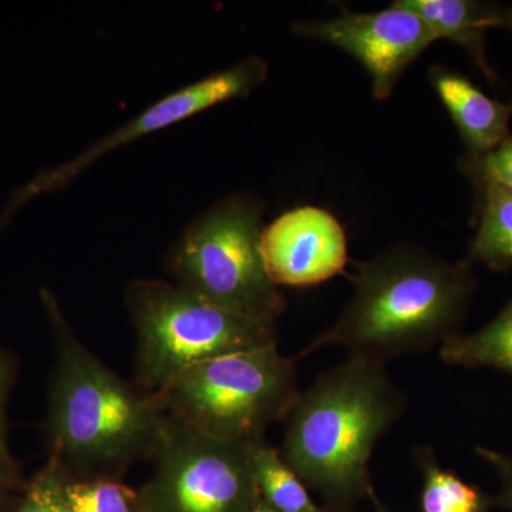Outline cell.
<instances>
[{
  "mask_svg": "<svg viewBox=\"0 0 512 512\" xmlns=\"http://www.w3.org/2000/svg\"><path fill=\"white\" fill-rule=\"evenodd\" d=\"M352 298L296 360L325 348L387 363L460 335L474 293L471 264L399 244L356 264Z\"/></svg>",
  "mask_w": 512,
  "mask_h": 512,
  "instance_id": "6da1fadb",
  "label": "cell"
},
{
  "mask_svg": "<svg viewBox=\"0 0 512 512\" xmlns=\"http://www.w3.org/2000/svg\"><path fill=\"white\" fill-rule=\"evenodd\" d=\"M40 303L55 342L45 423L49 458L82 480L114 478L150 457L164 412L156 396L121 380L76 338L49 289L40 291Z\"/></svg>",
  "mask_w": 512,
  "mask_h": 512,
  "instance_id": "7a4b0ae2",
  "label": "cell"
},
{
  "mask_svg": "<svg viewBox=\"0 0 512 512\" xmlns=\"http://www.w3.org/2000/svg\"><path fill=\"white\" fill-rule=\"evenodd\" d=\"M406 409L386 363L349 356L296 394L279 453L305 487L342 511L370 493V457Z\"/></svg>",
  "mask_w": 512,
  "mask_h": 512,
  "instance_id": "3957f363",
  "label": "cell"
},
{
  "mask_svg": "<svg viewBox=\"0 0 512 512\" xmlns=\"http://www.w3.org/2000/svg\"><path fill=\"white\" fill-rule=\"evenodd\" d=\"M264 212L255 195L232 192L184 228L167 261L175 284L229 312L275 326L285 299L262 256Z\"/></svg>",
  "mask_w": 512,
  "mask_h": 512,
  "instance_id": "277c9868",
  "label": "cell"
},
{
  "mask_svg": "<svg viewBox=\"0 0 512 512\" xmlns=\"http://www.w3.org/2000/svg\"><path fill=\"white\" fill-rule=\"evenodd\" d=\"M298 360L276 342L228 353L185 370L156 394L167 416L229 443L264 439L284 420L298 390Z\"/></svg>",
  "mask_w": 512,
  "mask_h": 512,
  "instance_id": "5b68a950",
  "label": "cell"
},
{
  "mask_svg": "<svg viewBox=\"0 0 512 512\" xmlns=\"http://www.w3.org/2000/svg\"><path fill=\"white\" fill-rule=\"evenodd\" d=\"M126 305L136 330L137 387L151 396L198 363L276 342L275 326L229 312L175 282L137 279L128 285Z\"/></svg>",
  "mask_w": 512,
  "mask_h": 512,
  "instance_id": "8992f818",
  "label": "cell"
},
{
  "mask_svg": "<svg viewBox=\"0 0 512 512\" xmlns=\"http://www.w3.org/2000/svg\"><path fill=\"white\" fill-rule=\"evenodd\" d=\"M144 497L153 512H251L259 494L249 443H229L164 413Z\"/></svg>",
  "mask_w": 512,
  "mask_h": 512,
  "instance_id": "52a82bcc",
  "label": "cell"
},
{
  "mask_svg": "<svg viewBox=\"0 0 512 512\" xmlns=\"http://www.w3.org/2000/svg\"><path fill=\"white\" fill-rule=\"evenodd\" d=\"M266 77L268 64L262 57L252 55L228 69L212 73L183 89L175 90L140 111L136 117L117 130L111 131L79 156L37 175L30 183L19 188L12 195L10 202L20 210L26 202L37 195L60 190L64 185L72 183L77 175L82 174L97 160L117 148L127 146L131 141L150 136L165 127L174 126L225 101L249 96L264 84Z\"/></svg>",
  "mask_w": 512,
  "mask_h": 512,
  "instance_id": "ba28073f",
  "label": "cell"
},
{
  "mask_svg": "<svg viewBox=\"0 0 512 512\" xmlns=\"http://www.w3.org/2000/svg\"><path fill=\"white\" fill-rule=\"evenodd\" d=\"M292 32L355 57L372 79L376 100L389 99L404 70L437 42L429 26L397 0L380 12L343 9L336 18L301 20L293 23Z\"/></svg>",
  "mask_w": 512,
  "mask_h": 512,
  "instance_id": "9c48e42d",
  "label": "cell"
},
{
  "mask_svg": "<svg viewBox=\"0 0 512 512\" xmlns=\"http://www.w3.org/2000/svg\"><path fill=\"white\" fill-rule=\"evenodd\" d=\"M261 251L276 286L305 288L329 281L348 265L345 229L323 208H293L264 227Z\"/></svg>",
  "mask_w": 512,
  "mask_h": 512,
  "instance_id": "30bf717a",
  "label": "cell"
},
{
  "mask_svg": "<svg viewBox=\"0 0 512 512\" xmlns=\"http://www.w3.org/2000/svg\"><path fill=\"white\" fill-rule=\"evenodd\" d=\"M429 76L468 148V157L484 156L511 137L512 103L491 99L466 76L446 67H433Z\"/></svg>",
  "mask_w": 512,
  "mask_h": 512,
  "instance_id": "8fae6325",
  "label": "cell"
},
{
  "mask_svg": "<svg viewBox=\"0 0 512 512\" xmlns=\"http://www.w3.org/2000/svg\"><path fill=\"white\" fill-rule=\"evenodd\" d=\"M417 16L437 37L463 46L478 69L494 82L495 74L484 55L488 30L504 28V8L477 0H397Z\"/></svg>",
  "mask_w": 512,
  "mask_h": 512,
  "instance_id": "7c38bea8",
  "label": "cell"
},
{
  "mask_svg": "<svg viewBox=\"0 0 512 512\" xmlns=\"http://www.w3.org/2000/svg\"><path fill=\"white\" fill-rule=\"evenodd\" d=\"M249 460L259 498L276 512H322L305 484L264 439L249 443Z\"/></svg>",
  "mask_w": 512,
  "mask_h": 512,
  "instance_id": "4fadbf2b",
  "label": "cell"
},
{
  "mask_svg": "<svg viewBox=\"0 0 512 512\" xmlns=\"http://www.w3.org/2000/svg\"><path fill=\"white\" fill-rule=\"evenodd\" d=\"M478 190L483 194L480 225L466 261L497 271L512 268V191L497 185Z\"/></svg>",
  "mask_w": 512,
  "mask_h": 512,
  "instance_id": "5bb4252c",
  "label": "cell"
},
{
  "mask_svg": "<svg viewBox=\"0 0 512 512\" xmlns=\"http://www.w3.org/2000/svg\"><path fill=\"white\" fill-rule=\"evenodd\" d=\"M440 357L448 365L494 367L512 375V301L483 329L448 339Z\"/></svg>",
  "mask_w": 512,
  "mask_h": 512,
  "instance_id": "9a60e30c",
  "label": "cell"
},
{
  "mask_svg": "<svg viewBox=\"0 0 512 512\" xmlns=\"http://www.w3.org/2000/svg\"><path fill=\"white\" fill-rule=\"evenodd\" d=\"M423 470V512H484L485 498L478 488L460 480L437 464L430 448L417 451Z\"/></svg>",
  "mask_w": 512,
  "mask_h": 512,
  "instance_id": "2e32d148",
  "label": "cell"
},
{
  "mask_svg": "<svg viewBox=\"0 0 512 512\" xmlns=\"http://www.w3.org/2000/svg\"><path fill=\"white\" fill-rule=\"evenodd\" d=\"M64 498L70 512H137L140 497L116 478L67 481Z\"/></svg>",
  "mask_w": 512,
  "mask_h": 512,
  "instance_id": "e0dca14e",
  "label": "cell"
},
{
  "mask_svg": "<svg viewBox=\"0 0 512 512\" xmlns=\"http://www.w3.org/2000/svg\"><path fill=\"white\" fill-rule=\"evenodd\" d=\"M66 480L62 467L49 458L45 467L30 481L13 512H70L64 498Z\"/></svg>",
  "mask_w": 512,
  "mask_h": 512,
  "instance_id": "ac0fdd59",
  "label": "cell"
},
{
  "mask_svg": "<svg viewBox=\"0 0 512 512\" xmlns=\"http://www.w3.org/2000/svg\"><path fill=\"white\" fill-rule=\"evenodd\" d=\"M463 168L477 188L497 185L512 191V136L484 156L467 157Z\"/></svg>",
  "mask_w": 512,
  "mask_h": 512,
  "instance_id": "d6986e66",
  "label": "cell"
},
{
  "mask_svg": "<svg viewBox=\"0 0 512 512\" xmlns=\"http://www.w3.org/2000/svg\"><path fill=\"white\" fill-rule=\"evenodd\" d=\"M18 362L8 349L0 345V453H10L8 446V400L15 383Z\"/></svg>",
  "mask_w": 512,
  "mask_h": 512,
  "instance_id": "ffe728a7",
  "label": "cell"
},
{
  "mask_svg": "<svg viewBox=\"0 0 512 512\" xmlns=\"http://www.w3.org/2000/svg\"><path fill=\"white\" fill-rule=\"evenodd\" d=\"M477 454L485 463L490 464L500 480V494L498 504L503 505L512 512V456L511 454L500 453L491 448L477 447Z\"/></svg>",
  "mask_w": 512,
  "mask_h": 512,
  "instance_id": "44dd1931",
  "label": "cell"
},
{
  "mask_svg": "<svg viewBox=\"0 0 512 512\" xmlns=\"http://www.w3.org/2000/svg\"><path fill=\"white\" fill-rule=\"evenodd\" d=\"M18 463L13 460L12 454L0 453V500L18 483Z\"/></svg>",
  "mask_w": 512,
  "mask_h": 512,
  "instance_id": "7402d4cb",
  "label": "cell"
},
{
  "mask_svg": "<svg viewBox=\"0 0 512 512\" xmlns=\"http://www.w3.org/2000/svg\"><path fill=\"white\" fill-rule=\"evenodd\" d=\"M251 512H276V511L272 510V508L269 507L268 504L264 503V501H262L261 498H258V501H256L254 508H252Z\"/></svg>",
  "mask_w": 512,
  "mask_h": 512,
  "instance_id": "603a6c76",
  "label": "cell"
},
{
  "mask_svg": "<svg viewBox=\"0 0 512 512\" xmlns=\"http://www.w3.org/2000/svg\"><path fill=\"white\" fill-rule=\"evenodd\" d=\"M504 28L512 29V6L504 8Z\"/></svg>",
  "mask_w": 512,
  "mask_h": 512,
  "instance_id": "cb8c5ba5",
  "label": "cell"
}]
</instances>
